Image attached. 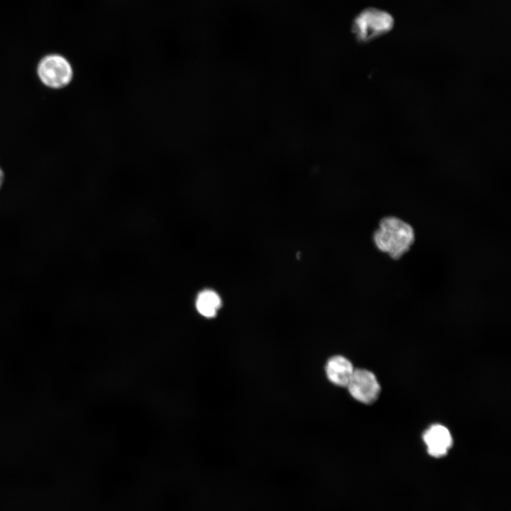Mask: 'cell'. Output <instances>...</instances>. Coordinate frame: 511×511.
<instances>
[{
    "label": "cell",
    "mask_w": 511,
    "mask_h": 511,
    "mask_svg": "<svg viewBox=\"0 0 511 511\" xmlns=\"http://www.w3.org/2000/svg\"><path fill=\"white\" fill-rule=\"evenodd\" d=\"M375 246L391 258L397 260L405 254L414 241L413 228L395 216L383 218L373 234Z\"/></svg>",
    "instance_id": "6da1fadb"
},
{
    "label": "cell",
    "mask_w": 511,
    "mask_h": 511,
    "mask_svg": "<svg viewBox=\"0 0 511 511\" xmlns=\"http://www.w3.org/2000/svg\"><path fill=\"white\" fill-rule=\"evenodd\" d=\"M346 388L355 400L364 404L374 402L380 390L375 375L366 369H355Z\"/></svg>",
    "instance_id": "277c9868"
},
{
    "label": "cell",
    "mask_w": 511,
    "mask_h": 511,
    "mask_svg": "<svg viewBox=\"0 0 511 511\" xmlns=\"http://www.w3.org/2000/svg\"><path fill=\"white\" fill-rule=\"evenodd\" d=\"M394 23V18L388 12L367 8L356 16L351 28L357 40L368 42L390 31Z\"/></svg>",
    "instance_id": "7a4b0ae2"
},
{
    "label": "cell",
    "mask_w": 511,
    "mask_h": 511,
    "mask_svg": "<svg viewBox=\"0 0 511 511\" xmlns=\"http://www.w3.org/2000/svg\"><path fill=\"white\" fill-rule=\"evenodd\" d=\"M4 180V174L1 168L0 167V188L2 186Z\"/></svg>",
    "instance_id": "ba28073f"
},
{
    "label": "cell",
    "mask_w": 511,
    "mask_h": 511,
    "mask_svg": "<svg viewBox=\"0 0 511 511\" xmlns=\"http://www.w3.org/2000/svg\"><path fill=\"white\" fill-rule=\"evenodd\" d=\"M221 305L220 297L211 290H204L200 292L196 300V308L198 312L209 318L216 316Z\"/></svg>",
    "instance_id": "52a82bcc"
},
{
    "label": "cell",
    "mask_w": 511,
    "mask_h": 511,
    "mask_svg": "<svg viewBox=\"0 0 511 511\" xmlns=\"http://www.w3.org/2000/svg\"><path fill=\"white\" fill-rule=\"evenodd\" d=\"M351 362L342 356H334L326 362V375L333 384L346 387L354 371Z\"/></svg>",
    "instance_id": "8992f818"
},
{
    "label": "cell",
    "mask_w": 511,
    "mask_h": 511,
    "mask_svg": "<svg viewBox=\"0 0 511 511\" xmlns=\"http://www.w3.org/2000/svg\"><path fill=\"white\" fill-rule=\"evenodd\" d=\"M37 74L43 84L55 89L68 85L73 77L71 65L57 54L43 57L38 64Z\"/></svg>",
    "instance_id": "3957f363"
},
{
    "label": "cell",
    "mask_w": 511,
    "mask_h": 511,
    "mask_svg": "<svg viewBox=\"0 0 511 511\" xmlns=\"http://www.w3.org/2000/svg\"><path fill=\"white\" fill-rule=\"evenodd\" d=\"M423 439L429 454L435 458L446 455L453 443L450 432L441 424L431 426L424 432Z\"/></svg>",
    "instance_id": "5b68a950"
}]
</instances>
